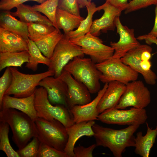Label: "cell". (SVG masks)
<instances>
[{"label": "cell", "mask_w": 157, "mask_h": 157, "mask_svg": "<svg viewBox=\"0 0 157 157\" xmlns=\"http://www.w3.org/2000/svg\"><path fill=\"white\" fill-rule=\"evenodd\" d=\"M155 19L154 26L151 31L147 34L151 36L157 38V4L155 10Z\"/></svg>", "instance_id": "42"}, {"label": "cell", "mask_w": 157, "mask_h": 157, "mask_svg": "<svg viewBox=\"0 0 157 157\" xmlns=\"http://www.w3.org/2000/svg\"><path fill=\"white\" fill-rule=\"evenodd\" d=\"M58 3V0H47L40 4H35L32 7L33 10L44 14L52 22L53 26L56 29H59L56 21Z\"/></svg>", "instance_id": "31"}, {"label": "cell", "mask_w": 157, "mask_h": 157, "mask_svg": "<svg viewBox=\"0 0 157 157\" xmlns=\"http://www.w3.org/2000/svg\"><path fill=\"white\" fill-rule=\"evenodd\" d=\"M28 38L35 42L48 35L56 28L49 26L38 23H27Z\"/></svg>", "instance_id": "30"}, {"label": "cell", "mask_w": 157, "mask_h": 157, "mask_svg": "<svg viewBox=\"0 0 157 157\" xmlns=\"http://www.w3.org/2000/svg\"><path fill=\"white\" fill-rule=\"evenodd\" d=\"M117 33L119 39L117 42H110V44L114 50L113 57L121 59L129 51L138 47L141 44L135 36L134 30L130 29L122 24L119 16L115 20Z\"/></svg>", "instance_id": "14"}, {"label": "cell", "mask_w": 157, "mask_h": 157, "mask_svg": "<svg viewBox=\"0 0 157 157\" xmlns=\"http://www.w3.org/2000/svg\"><path fill=\"white\" fill-rule=\"evenodd\" d=\"M58 7L76 15L81 16L78 0H58Z\"/></svg>", "instance_id": "36"}, {"label": "cell", "mask_w": 157, "mask_h": 157, "mask_svg": "<svg viewBox=\"0 0 157 157\" xmlns=\"http://www.w3.org/2000/svg\"><path fill=\"white\" fill-rule=\"evenodd\" d=\"M12 80V76L10 67H7L0 78V104L5 93L11 84Z\"/></svg>", "instance_id": "37"}, {"label": "cell", "mask_w": 157, "mask_h": 157, "mask_svg": "<svg viewBox=\"0 0 157 157\" xmlns=\"http://www.w3.org/2000/svg\"><path fill=\"white\" fill-rule=\"evenodd\" d=\"M63 35L59 29L56 28L48 35L35 43L44 56L50 59L56 45Z\"/></svg>", "instance_id": "27"}, {"label": "cell", "mask_w": 157, "mask_h": 157, "mask_svg": "<svg viewBox=\"0 0 157 157\" xmlns=\"http://www.w3.org/2000/svg\"><path fill=\"white\" fill-rule=\"evenodd\" d=\"M9 127L7 123L0 122V150L4 152L8 157H19L10 143L8 137Z\"/></svg>", "instance_id": "32"}, {"label": "cell", "mask_w": 157, "mask_h": 157, "mask_svg": "<svg viewBox=\"0 0 157 157\" xmlns=\"http://www.w3.org/2000/svg\"><path fill=\"white\" fill-rule=\"evenodd\" d=\"M0 28L13 32L26 40L28 38L27 23L16 19L10 11H1Z\"/></svg>", "instance_id": "23"}, {"label": "cell", "mask_w": 157, "mask_h": 157, "mask_svg": "<svg viewBox=\"0 0 157 157\" xmlns=\"http://www.w3.org/2000/svg\"><path fill=\"white\" fill-rule=\"evenodd\" d=\"M86 8L88 14L85 18L81 22L79 26L77 29L70 31L66 35L69 39H73L81 37L90 32L93 23V15L96 12L98 11V10L97 7H96L94 2H92Z\"/></svg>", "instance_id": "29"}, {"label": "cell", "mask_w": 157, "mask_h": 157, "mask_svg": "<svg viewBox=\"0 0 157 157\" xmlns=\"http://www.w3.org/2000/svg\"><path fill=\"white\" fill-rule=\"evenodd\" d=\"M147 130L146 133L143 135L142 131L137 133L135 137L134 152L142 157H148L151 149L155 142L157 136V129H152L146 123Z\"/></svg>", "instance_id": "22"}, {"label": "cell", "mask_w": 157, "mask_h": 157, "mask_svg": "<svg viewBox=\"0 0 157 157\" xmlns=\"http://www.w3.org/2000/svg\"><path fill=\"white\" fill-rule=\"evenodd\" d=\"M16 8V12H11V13L13 16L18 17L21 21L27 23H38L53 26L52 22L46 16L33 10L32 6L29 5L22 4Z\"/></svg>", "instance_id": "24"}, {"label": "cell", "mask_w": 157, "mask_h": 157, "mask_svg": "<svg viewBox=\"0 0 157 157\" xmlns=\"http://www.w3.org/2000/svg\"><path fill=\"white\" fill-rule=\"evenodd\" d=\"M0 122L7 123L13 133L12 140L18 149L25 147L38 133L35 121L28 115L13 108L0 110Z\"/></svg>", "instance_id": "2"}, {"label": "cell", "mask_w": 157, "mask_h": 157, "mask_svg": "<svg viewBox=\"0 0 157 157\" xmlns=\"http://www.w3.org/2000/svg\"><path fill=\"white\" fill-rule=\"evenodd\" d=\"M84 55L81 47L72 42L64 34L49 59L50 64L48 69L54 72V77H58L64 67L70 61L76 57H83Z\"/></svg>", "instance_id": "9"}, {"label": "cell", "mask_w": 157, "mask_h": 157, "mask_svg": "<svg viewBox=\"0 0 157 157\" xmlns=\"http://www.w3.org/2000/svg\"><path fill=\"white\" fill-rule=\"evenodd\" d=\"M27 40L13 32L0 28V52L28 51Z\"/></svg>", "instance_id": "21"}, {"label": "cell", "mask_w": 157, "mask_h": 157, "mask_svg": "<svg viewBox=\"0 0 157 157\" xmlns=\"http://www.w3.org/2000/svg\"><path fill=\"white\" fill-rule=\"evenodd\" d=\"M152 51V49L149 45L140 44L128 52L120 60L141 74L147 84L153 85L156 83L157 76L151 69Z\"/></svg>", "instance_id": "5"}, {"label": "cell", "mask_w": 157, "mask_h": 157, "mask_svg": "<svg viewBox=\"0 0 157 157\" xmlns=\"http://www.w3.org/2000/svg\"><path fill=\"white\" fill-rule=\"evenodd\" d=\"M137 39L140 40H144L145 42L149 45H151L153 43L155 44L157 46V38L150 36L147 34L139 36Z\"/></svg>", "instance_id": "41"}, {"label": "cell", "mask_w": 157, "mask_h": 157, "mask_svg": "<svg viewBox=\"0 0 157 157\" xmlns=\"http://www.w3.org/2000/svg\"><path fill=\"white\" fill-rule=\"evenodd\" d=\"M156 129H157V124L156 126Z\"/></svg>", "instance_id": "44"}, {"label": "cell", "mask_w": 157, "mask_h": 157, "mask_svg": "<svg viewBox=\"0 0 157 157\" xmlns=\"http://www.w3.org/2000/svg\"><path fill=\"white\" fill-rule=\"evenodd\" d=\"M97 69L101 73L100 81L105 83L117 81L126 85L137 80L138 73L125 65L120 59L113 56L100 63L96 64Z\"/></svg>", "instance_id": "8"}, {"label": "cell", "mask_w": 157, "mask_h": 157, "mask_svg": "<svg viewBox=\"0 0 157 157\" xmlns=\"http://www.w3.org/2000/svg\"><path fill=\"white\" fill-rule=\"evenodd\" d=\"M47 0H1L0 9L1 11H10L26 2L33 1L41 4Z\"/></svg>", "instance_id": "38"}, {"label": "cell", "mask_w": 157, "mask_h": 157, "mask_svg": "<svg viewBox=\"0 0 157 157\" xmlns=\"http://www.w3.org/2000/svg\"><path fill=\"white\" fill-rule=\"evenodd\" d=\"M126 87V85L117 81L108 83V87L97 106L99 113L115 108L118 104Z\"/></svg>", "instance_id": "20"}, {"label": "cell", "mask_w": 157, "mask_h": 157, "mask_svg": "<svg viewBox=\"0 0 157 157\" xmlns=\"http://www.w3.org/2000/svg\"><path fill=\"white\" fill-rule=\"evenodd\" d=\"M148 118L144 108L134 107L125 110L115 108L108 109L99 114L98 120L108 124L134 125L144 123Z\"/></svg>", "instance_id": "10"}, {"label": "cell", "mask_w": 157, "mask_h": 157, "mask_svg": "<svg viewBox=\"0 0 157 157\" xmlns=\"http://www.w3.org/2000/svg\"><path fill=\"white\" fill-rule=\"evenodd\" d=\"M94 121H84L66 127L68 139L64 151L68 157H74V149L76 143L81 137L86 136H94L92 126L95 124Z\"/></svg>", "instance_id": "18"}, {"label": "cell", "mask_w": 157, "mask_h": 157, "mask_svg": "<svg viewBox=\"0 0 157 157\" xmlns=\"http://www.w3.org/2000/svg\"><path fill=\"white\" fill-rule=\"evenodd\" d=\"M37 157H68V156L64 151L59 150L53 147L40 142Z\"/></svg>", "instance_id": "34"}, {"label": "cell", "mask_w": 157, "mask_h": 157, "mask_svg": "<svg viewBox=\"0 0 157 157\" xmlns=\"http://www.w3.org/2000/svg\"><path fill=\"white\" fill-rule=\"evenodd\" d=\"M157 4V0H132L128 3L124 13L128 14L151 5Z\"/></svg>", "instance_id": "35"}, {"label": "cell", "mask_w": 157, "mask_h": 157, "mask_svg": "<svg viewBox=\"0 0 157 157\" xmlns=\"http://www.w3.org/2000/svg\"><path fill=\"white\" fill-rule=\"evenodd\" d=\"M70 40L81 47L84 54L89 56L95 64L108 59L113 56L114 52L112 47L104 44L101 39L90 32L81 37Z\"/></svg>", "instance_id": "12"}, {"label": "cell", "mask_w": 157, "mask_h": 157, "mask_svg": "<svg viewBox=\"0 0 157 157\" xmlns=\"http://www.w3.org/2000/svg\"><path fill=\"white\" fill-rule=\"evenodd\" d=\"M129 0H106V2L109 3L122 11L126 8Z\"/></svg>", "instance_id": "40"}, {"label": "cell", "mask_w": 157, "mask_h": 157, "mask_svg": "<svg viewBox=\"0 0 157 157\" xmlns=\"http://www.w3.org/2000/svg\"><path fill=\"white\" fill-rule=\"evenodd\" d=\"M37 136L40 142L64 151L68 139L66 127L56 119L47 120L38 117L35 120Z\"/></svg>", "instance_id": "6"}, {"label": "cell", "mask_w": 157, "mask_h": 157, "mask_svg": "<svg viewBox=\"0 0 157 157\" xmlns=\"http://www.w3.org/2000/svg\"><path fill=\"white\" fill-rule=\"evenodd\" d=\"M29 54L28 62L25 67L35 72L38 69V64H44L48 67L50 64V59L42 54L41 51L35 43L29 38L27 40Z\"/></svg>", "instance_id": "28"}, {"label": "cell", "mask_w": 157, "mask_h": 157, "mask_svg": "<svg viewBox=\"0 0 157 157\" xmlns=\"http://www.w3.org/2000/svg\"><path fill=\"white\" fill-rule=\"evenodd\" d=\"M96 147V144H94L87 147L81 145L74 147V157H92L93 151Z\"/></svg>", "instance_id": "39"}, {"label": "cell", "mask_w": 157, "mask_h": 157, "mask_svg": "<svg viewBox=\"0 0 157 157\" xmlns=\"http://www.w3.org/2000/svg\"><path fill=\"white\" fill-rule=\"evenodd\" d=\"M40 144L38 138L35 136L25 147L17 151L20 157H37Z\"/></svg>", "instance_id": "33"}, {"label": "cell", "mask_w": 157, "mask_h": 157, "mask_svg": "<svg viewBox=\"0 0 157 157\" xmlns=\"http://www.w3.org/2000/svg\"><path fill=\"white\" fill-rule=\"evenodd\" d=\"M85 18L81 16H77L67 11L57 8L56 14V21L59 29H62L64 34L77 29L81 22Z\"/></svg>", "instance_id": "25"}, {"label": "cell", "mask_w": 157, "mask_h": 157, "mask_svg": "<svg viewBox=\"0 0 157 157\" xmlns=\"http://www.w3.org/2000/svg\"><path fill=\"white\" fill-rule=\"evenodd\" d=\"M150 91L141 80H136L126 85L125 90L115 108L124 109L129 107L144 108L150 103Z\"/></svg>", "instance_id": "11"}, {"label": "cell", "mask_w": 157, "mask_h": 157, "mask_svg": "<svg viewBox=\"0 0 157 157\" xmlns=\"http://www.w3.org/2000/svg\"><path fill=\"white\" fill-rule=\"evenodd\" d=\"M108 85V83H105L103 88L98 92L97 96L92 101L85 105L74 106L69 109L75 123L98 120L99 113L97 106Z\"/></svg>", "instance_id": "17"}, {"label": "cell", "mask_w": 157, "mask_h": 157, "mask_svg": "<svg viewBox=\"0 0 157 157\" xmlns=\"http://www.w3.org/2000/svg\"><path fill=\"white\" fill-rule=\"evenodd\" d=\"M13 108L28 115L34 121L38 117L34 106V93L30 96L17 98L4 95L0 104V110Z\"/></svg>", "instance_id": "19"}, {"label": "cell", "mask_w": 157, "mask_h": 157, "mask_svg": "<svg viewBox=\"0 0 157 157\" xmlns=\"http://www.w3.org/2000/svg\"><path fill=\"white\" fill-rule=\"evenodd\" d=\"M12 80L10 85L5 95H13L17 98L29 97L34 93L40 82L45 78L54 76L51 69L39 74H26L19 71L15 67H10Z\"/></svg>", "instance_id": "7"}, {"label": "cell", "mask_w": 157, "mask_h": 157, "mask_svg": "<svg viewBox=\"0 0 157 157\" xmlns=\"http://www.w3.org/2000/svg\"><path fill=\"white\" fill-rule=\"evenodd\" d=\"M39 85L46 90L49 100L51 104H62L68 108L67 86L59 76L57 78L52 76L46 77L40 82Z\"/></svg>", "instance_id": "15"}, {"label": "cell", "mask_w": 157, "mask_h": 157, "mask_svg": "<svg viewBox=\"0 0 157 157\" xmlns=\"http://www.w3.org/2000/svg\"><path fill=\"white\" fill-rule=\"evenodd\" d=\"M59 77L67 86V103L69 110L74 106L85 105L91 101V93L87 87L69 72L63 70Z\"/></svg>", "instance_id": "13"}, {"label": "cell", "mask_w": 157, "mask_h": 157, "mask_svg": "<svg viewBox=\"0 0 157 157\" xmlns=\"http://www.w3.org/2000/svg\"><path fill=\"white\" fill-rule=\"evenodd\" d=\"M98 11L103 10L104 13L99 18L93 22L90 30L92 35L99 36L101 32L106 33L108 31H113L115 29V20L120 15L122 11L109 3L105 2L97 7Z\"/></svg>", "instance_id": "16"}, {"label": "cell", "mask_w": 157, "mask_h": 157, "mask_svg": "<svg viewBox=\"0 0 157 157\" xmlns=\"http://www.w3.org/2000/svg\"><path fill=\"white\" fill-rule=\"evenodd\" d=\"M34 106L38 117L47 120L56 119L66 127L75 123L69 109L63 105L51 104L49 100L47 90L42 87L37 88L34 93Z\"/></svg>", "instance_id": "4"}, {"label": "cell", "mask_w": 157, "mask_h": 157, "mask_svg": "<svg viewBox=\"0 0 157 157\" xmlns=\"http://www.w3.org/2000/svg\"><path fill=\"white\" fill-rule=\"evenodd\" d=\"M29 57L28 51L0 52V71L7 67H22L24 63L28 62Z\"/></svg>", "instance_id": "26"}, {"label": "cell", "mask_w": 157, "mask_h": 157, "mask_svg": "<svg viewBox=\"0 0 157 157\" xmlns=\"http://www.w3.org/2000/svg\"><path fill=\"white\" fill-rule=\"evenodd\" d=\"M63 70L84 84L91 94L96 93L100 90L99 81L101 73L91 58L75 57L67 64Z\"/></svg>", "instance_id": "3"}, {"label": "cell", "mask_w": 157, "mask_h": 157, "mask_svg": "<svg viewBox=\"0 0 157 157\" xmlns=\"http://www.w3.org/2000/svg\"><path fill=\"white\" fill-rule=\"evenodd\" d=\"M92 0H78L80 8H83L90 4Z\"/></svg>", "instance_id": "43"}, {"label": "cell", "mask_w": 157, "mask_h": 157, "mask_svg": "<svg viewBox=\"0 0 157 157\" xmlns=\"http://www.w3.org/2000/svg\"><path fill=\"white\" fill-rule=\"evenodd\" d=\"M140 125H129L117 130L95 124L92 126L97 146L107 147L115 157H122L126 148L134 147V133Z\"/></svg>", "instance_id": "1"}]
</instances>
